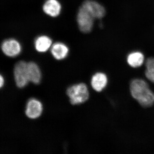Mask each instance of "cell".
I'll list each match as a JSON object with an SVG mask.
<instances>
[{"instance_id": "cell-1", "label": "cell", "mask_w": 154, "mask_h": 154, "mask_svg": "<svg viewBox=\"0 0 154 154\" xmlns=\"http://www.w3.org/2000/svg\"><path fill=\"white\" fill-rule=\"evenodd\" d=\"M131 94L143 107L147 108L154 104V94L148 83L142 79H134L130 85Z\"/></svg>"}, {"instance_id": "cell-2", "label": "cell", "mask_w": 154, "mask_h": 154, "mask_svg": "<svg viewBox=\"0 0 154 154\" xmlns=\"http://www.w3.org/2000/svg\"><path fill=\"white\" fill-rule=\"evenodd\" d=\"M66 94L70 102L74 105H79L89 99V92L88 87L83 83L70 86L67 90Z\"/></svg>"}, {"instance_id": "cell-3", "label": "cell", "mask_w": 154, "mask_h": 154, "mask_svg": "<svg viewBox=\"0 0 154 154\" xmlns=\"http://www.w3.org/2000/svg\"><path fill=\"white\" fill-rule=\"evenodd\" d=\"M15 83L18 88H25L29 82L28 70V63L20 61L15 65L14 69Z\"/></svg>"}, {"instance_id": "cell-4", "label": "cell", "mask_w": 154, "mask_h": 154, "mask_svg": "<svg viewBox=\"0 0 154 154\" xmlns=\"http://www.w3.org/2000/svg\"><path fill=\"white\" fill-rule=\"evenodd\" d=\"M93 16L82 6L77 14V20L80 30L84 33L91 32L94 27V20Z\"/></svg>"}, {"instance_id": "cell-5", "label": "cell", "mask_w": 154, "mask_h": 154, "mask_svg": "<svg viewBox=\"0 0 154 154\" xmlns=\"http://www.w3.org/2000/svg\"><path fill=\"white\" fill-rule=\"evenodd\" d=\"M82 6L86 9L95 19L99 20L103 19L107 14L105 6L94 0H86Z\"/></svg>"}, {"instance_id": "cell-6", "label": "cell", "mask_w": 154, "mask_h": 154, "mask_svg": "<svg viewBox=\"0 0 154 154\" xmlns=\"http://www.w3.org/2000/svg\"><path fill=\"white\" fill-rule=\"evenodd\" d=\"M3 53L10 57L18 56L22 51V45L19 41L14 38H8L4 40L1 45Z\"/></svg>"}, {"instance_id": "cell-7", "label": "cell", "mask_w": 154, "mask_h": 154, "mask_svg": "<svg viewBox=\"0 0 154 154\" xmlns=\"http://www.w3.org/2000/svg\"><path fill=\"white\" fill-rule=\"evenodd\" d=\"M43 106L39 100L36 99H31L28 100L26 105L25 114L30 119L38 118L42 113Z\"/></svg>"}, {"instance_id": "cell-8", "label": "cell", "mask_w": 154, "mask_h": 154, "mask_svg": "<svg viewBox=\"0 0 154 154\" xmlns=\"http://www.w3.org/2000/svg\"><path fill=\"white\" fill-rule=\"evenodd\" d=\"M145 56L142 52L135 51L131 52L126 58L127 64L132 68H138L144 64Z\"/></svg>"}, {"instance_id": "cell-9", "label": "cell", "mask_w": 154, "mask_h": 154, "mask_svg": "<svg viewBox=\"0 0 154 154\" xmlns=\"http://www.w3.org/2000/svg\"><path fill=\"white\" fill-rule=\"evenodd\" d=\"M44 13L51 17H57L60 14L61 5L57 0H47L43 5Z\"/></svg>"}, {"instance_id": "cell-10", "label": "cell", "mask_w": 154, "mask_h": 154, "mask_svg": "<svg viewBox=\"0 0 154 154\" xmlns=\"http://www.w3.org/2000/svg\"><path fill=\"white\" fill-rule=\"evenodd\" d=\"M107 75L104 73H96L91 79V86L97 92H100L103 91L107 86Z\"/></svg>"}, {"instance_id": "cell-11", "label": "cell", "mask_w": 154, "mask_h": 154, "mask_svg": "<svg viewBox=\"0 0 154 154\" xmlns=\"http://www.w3.org/2000/svg\"><path fill=\"white\" fill-rule=\"evenodd\" d=\"M28 70L29 82L35 85L39 84L41 82L42 74L38 65L33 62L28 63Z\"/></svg>"}, {"instance_id": "cell-12", "label": "cell", "mask_w": 154, "mask_h": 154, "mask_svg": "<svg viewBox=\"0 0 154 154\" xmlns=\"http://www.w3.org/2000/svg\"><path fill=\"white\" fill-rule=\"evenodd\" d=\"M69 52L68 47L62 42H57L51 47V54L57 60H62L66 58Z\"/></svg>"}, {"instance_id": "cell-13", "label": "cell", "mask_w": 154, "mask_h": 154, "mask_svg": "<svg viewBox=\"0 0 154 154\" xmlns=\"http://www.w3.org/2000/svg\"><path fill=\"white\" fill-rule=\"evenodd\" d=\"M34 44L37 51L45 52L52 46V40L48 36L43 35L38 36L36 38Z\"/></svg>"}, {"instance_id": "cell-14", "label": "cell", "mask_w": 154, "mask_h": 154, "mask_svg": "<svg viewBox=\"0 0 154 154\" xmlns=\"http://www.w3.org/2000/svg\"><path fill=\"white\" fill-rule=\"evenodd\" d=\"M144 64L146 69L145 75L146 78L154 83V57L146 58Z\"/></svg>"}, {"instance_id": "cell-15", "label": "cell", "mask_w": 154, "mask_h": 154, "mask_svg": "<svg viewBox=\"0 0 154 154\" xmlns=\"http://www.w3.org/2000/svg\"><path fill=\"white\" fill-rule=\"evenodd\" d=\"M5 79L2 75L0 74V89L3 88L4 85H5Z\"/></svg>"}]
</instances>
